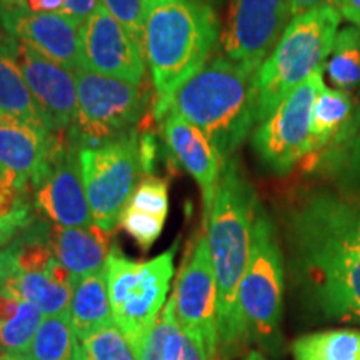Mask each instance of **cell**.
I'll use <instances>...</instances> for the list:
<instances>
[{
    "mask_svg": "<svg viewBox=\"0 0 360 360\" xmlns=\"http://www.w3.org/2000/svg\"><path fill=\"white\" fill-rule=\"evenodd\" d=\"M193 2H202V4H209V6H214V4H217L219 0H193Z\"/></svg>",
    "mask_w": 360,
    "mask_h": 360,
    "instance_id": "40",
    "label": "cell"
},
{
    "mask_svg": "<svg viewBox=\"0 0 360 360\" xmlns=\"http://www.w3.org/2000/svg\"><path fill=\"white\" fill-rule=\"evenodd\" d=\"M315 167L326 169L340 192L360 199V132L349 143L319 162Z\"/></svg>",
    "mask_w": 360,
    "mask_h": 360,
    "instance_id": "28",
    "label": "cell"
},
{
    "mask_svg": "<svg viewBox=\"0 0 360 360\" xmlns=\"http://www.w3.org/2000/svg\"><path fill=\"white\" fill-rule=\"evenodd\" d=\"M290 20L287 0H229L227 22L220 35L224 56L259 72Z\"/></svg>",
    "mask_w": 360,
    "mask_h": 360,
    "instance_id": "12",
    "label": "cell"
},
{
    "mask_svg": "<svg viewBox=\"0 0 360 360\" xmlns=\"http://www.w3.org/2000/svg\"><path fill=\"white\" fill-rule=\"evenodd\" d=\"M337 11L350 25L360 29V0H335Z\"/></svg>",
    "mask_w": 360,
    "mask_h": 360,
    "instance_id": "35",
    "label": "cell"
},
{
    "mask_svg": "<svg viewBox=\"0 0 360 360\" xmlns=\"http://www.w3.org/2000/svg\"><path fill=\"white\" fill-rule=\"evenodd\" d=\"M74 360H89V357H87V355H85V352H84V350H82V347H80V345H79V349H77V354H75Z\"/></svg>",
    "mask_w": 360,
    "mask_h": 360,
    "instance_id": "39",
    "label": "cell"
},
{
    "mask_svg": "<svg viewBox=\"0 0 360 360\" xmlns=\"http://www.w3.org/2000/svg\"><path fill=\"white\" fill-rule=\"evenodd\" d=\"M360 132V101L350 92L327 87L319 90L312 109L310 154L312 167L349 143Z\"/></svg>",
    "mask_w": 360,
    "mask_h": 360,
    "instance_id": "19",
    "label": "cell"
},
{
    "mask_svg": "<svg viewBox=\"0 0 360 360\" xmlns=\"http://www.w3.org/2000/svg\"><path fill=\"white\" fill-rule=\"evenodd\" d=\"M2 11H4V0H0V15H2Z\"/></svg>",
    "mask_w": 360,
    "mask_h": 360,
    "instance_id": "41",
    "label": "cell"
},
{
    "mask_svg": "<svg viewBox=\"0 0 360 360\" xmlns=\"http://www.w3.org/2000/svg\"><path fill=\"white\" fill-rule=\"evenodd\" d=\"M165 321H167V332H165V360H215L199 340L186 334L179 327L177 315H175V300L170 297L169 302L164 305Z\"/></svg>",
    "mask_w": 360,
    "mask_h": 360,
    "instance_id": "30",
    "label": "cell"
},
{
    "mask_svg": "<svg viewBox=\"0 0 360 360\" xmlns=\"http://www.w3.org/2000/svg\"><path fill=\"white\" fill-rule=\"evenodd\" d=\"M162 132L172 155L199 184L205 224L212 209L222 159L209 139L195 125L180 117L177 112L169 110V114L164 117Z\"/></svg>",
    "mask_w": 360,
    "mask_h": 360,
    "instance_id": "18",
    "label": "cell"
},
{
    "mask_svg": "<svg viewBox=\"0 0 360 360\" xmlns=\"http://www.w3.org/2000/svg\"><path fill=\"white\" fill-rule=\"evenodd\" d=\"M32 193L0 182V252L35 222Z\"/></svg>",
    "mask_w": 360,
    "mask_h": 360,
    "instance_id": "26",
    "label": "cell"
},
{
    "mask_svg": "<svg viewBox=\"0 0 360 360\" xmlns=\"http://www.w3.org/2000/svg\"><path fill=\"white\" fill-rule=\"evenodd\" d=\"M175 315L179 327L217 357L219 310L217 282L207 237H200L193 247L175 283Z\"/></svg>",
    "mask_w": 360,
    "mask_h": 360,
    "instance_id": "13",
    "label": "cell"
},
{
    "mask_svg": "<svg viewBox=\"0 0 360 360\" xmlns=\"http://www.w3.org/2000/svg\"><path fill=\"white\" fill-rule=\"evenodd\" d=\"M6 34L34 51L77 72L80 67V25L64 13H35L22 8H4L0 15Z\"/></svg>",
    "mask_w": 360,
    "mask_h": 360,
    "instance_id": "16",
    "label": "cell"
},
{
    "mask_svg": "<svg viewBox=\"0 0 360 360\" xmlns=\"http://www.w3.org/2000/svg\"><path fill=\"white\" fill-rule=\"evenodd\" d=\"M98 6H101V0H65L62 13L74 20L75 24L82 25L97 11Z\"/></svg>",
    "mask_w": 360,
    "mask_h": 360,
    "instance_id": "34",
    "label": "cell"
},
{
    "mask_svg": "<svg viewBox=\"0 0 360 360\" xmlns=\"http://www.w3.org/2000/svg\"><path fill=\"white\" fill-rule=\"evenodd\" d=\"M110 236V232L102 231L96 224L75 229L53 225L51 245L58 264L64 265L75 282L105 269L107 257L112 250Z\"/></svg>",
    "mask_w": 360,
    "mask_h": 360,
    "instance_id": "20",
    "label": "cell"
},
{
    "mask_svg": "<svg viewBox=\"0 0 360 360\" xmlns=\"http://www.w3.org/2000/svg\"><path fill=\"white\" fill-rule=\"evenodd\" d=\"M244 360H267V359H265L260 352H257V350H252V352L247 354V357Z\"/></svg>",
    "mask_w": 360,
    "mask_h": 360,
    "instance_id": "38",
    "label": "cell"
},
{
    "mask_svg": "<svg viewBox=\"0 0 360 360\" xmlns=\"http://www.w3.org/2000/svg\"><path fill=\"white\" fill-rule=\"evenodd\" d=\"M45 315L34 305L20 302L17 312L0 322V352L25 355Z\"/></svg>",
    "mask_w": 360,
    "mask_h": 360,
    "instance_id": "27",
    "label": "cell"
},
{
    "mask_svg": "<svg viewBox=\"0 0 360 360\" xmlns=\"http://www.w3.org/2000/svg\"><path fill=\"white\" fill-rule=\"evenodd\" d=\"M120 227L129 233L130 237L137 242L139 247L143 250H148L155 244L157 238L160 237L162 229H164L165 220L154 215L139 212V210L125 207L122 217H120Z\"/></svg>",
    "mask_w": 360,
    "mask_h": 360,
    "instance_id": "32",
    "label": "cell"
},
{
    "mask_svg": "<svg viewBox=\"0 0 360 360\" xmlns=\"http://www.w3.org/2000/svg\"><path fill=\"white\" fill-rule=\"evenodd\" d=\"M77 109L67 137L79 148L97 147L137 130L146 115L148 92L134 85L94 72L79 69Z\"/></svg>",
    "mask_w": 360,
    "mask_h": 360,
    "instance_id": "8",
    "label": "cell"
},
{
    "mask_svg": "<svg viewBox=\"0 0 360 360\" xmlns=\"http://www.w3.org/2000/svg\"><path fill=\"white\" fill-rule=\"evenodd\" d=\"M295 360H360V332L334 328L299 337L292 344Z\"/></svg>",
    "mask_w": 360,
    "mask_h": 360,
    "instance_id": "23",
    "label": "cell"
},
{
    "mask_svg": "<svg viewBox=\"0 0 360 360\" xmlns=\"http://www.w3.org/2000/svg\"><path fill=\"white\" fill-rule=\"evenodd\" d=\"M323 75L332 87L352 92L360 87V29L354 25L339 29L328 53Z\"/></svg>",
    "mask_w": 360,
    "mask_h": 360,
    "instance_id": "24",
    "label": "cell"
},
{
    "mask_svg": "<svg viewBox=\"0 0 360 360\" xmlns=\"http://www.w3.org/2000/svg\"><path fill=\"white\" fill-rule=\"evenodd\" d=\"M15 57L44 117L45 127L51 134L67 132L74 122L77 109L75 72L65 69L17 40Z\"/></svg>",
    "mask_w": 360,
    "mask_h": 360,
    "instance_id": "15",
    "label": "cell"
},
{
    "mask_svg": "<svg viewBox=\"0 0 360 360\" xmlns=\"http://www.w3.org/2000/svg\"><path fill=\"white\" fill-rule=\"evenodd\" d=\"M287 4H289L292 17H294L302 12L310 11V8L327 6V4H334L335 6V0H287Z\"/></svg>",
    "mask_w": 360,
    "mask_h": 360,
    "instance_id": "36",
    "label": "cell"
},
{
    "mask_svg": "<svg viewBox=\"0 0 360 360\" xmlns=\"http://www.w3.org/2000/svg\"><path fill=\"white\" fill-rule=\"evenodd\" d=\"M146 64L142 45L102 4L80 25V67L84 70L142 85Z\"/></svg>",
    "mask_w": 360,
    "mask_h": 360,
    "instance_id": "14",
    "label": "cell"
},
{
    "mask_svg": "<svg viewBox=\"0 0 360 360\" xmlns=\"http://www.w3.org/2000/svg\"><path fill=\"white\" fill-rule=\"evenodd\" d=\"M220 39L214 6L193 0H146L143 53L164 119L182 85L209 62Z\"/></svg>",
    "mask_w": 360,
    "mask_h": 360,
    "instance_id": "2",
    "label": "cell"
},
{
    "mask_svg": "<svg viewBox=\"0 0 360 360\" xmlns=\"http://www.w3.org/2000/svg\"><path fill=\"white\" fill-rule=\"evenodd\" d=\"M53 134L0 114V180L30 188L51 154Z\"/></svg>",
    "mask_w": 360,
    "mask_h": 360,
    "instance_id": "17",
    "label": "cell"
},
{
    "mask_svg": "<svg viewBox=\"0 0 360 360\" xmlns=\"http://www.w3.org/2000/svg\"><path fill=\"white\" fill-rule=\"evenodd\" d=\"M77 339L69 312L45 315L25 357L29 360H74L80 345Z\"/></svg>",
    "mask_w": 360,
    "mask_h": 360,
    "instance_id": "25",
    "label": "cell"
},
{
    "mask_svg": "<svg viewBox=\"0 0 360 360\" xmlns=\"http://www.w3.org/2000/svg\"><path fill=\"white\" fill-rule=\"evenodd\" d=\"M4 34H6V32H4ZM4 34H2V32H0V39H2V37H4Z\"/></svg>",
    "mask_w": 360,
    "mask_h": 360,
    "instance_id": "42",
    "label": "cell"
},
{
    "mask_svg": "<svg viewBox=\"0 0 360 360\" xmlns=\"http://www.w3.org/2000/svg\"><path fill=\"white\" fill-rule=\"evenodd\" d=\"M323 84L322 67L292 90L252 135V147L274 174H289L309 157L314 102Z\"/></svg>",
    "mask_w": 360,
    "mask_h": 360,
    "instance_id": "10",
    "label": "cell"
},
{
    "mask_svg": "<svg viewBox=\"0 0 360 360\" xmlns=\"http://www.w3.org/2000/svg\"><path fill=\"white\" fill-rule=\"evenodd\" d=\"M359 97H360V90H359Z\"/></svg>",
    "mask_w": 360,
    "mask_h": 360,
    "instance_id": "43",
    "label": "cell"
},
{
    "mask_svg": "<svg viewBox=\"0 0 360 360\" xmlns=\"http://www.w3.org/2000/svg\"><path fill=\"white\" fill-rule=\"evenodd\" d=\"M334 4L292 17L270 56L257 72L259 124L276 110L292 90L326 65L340 25Z\"/></svg>",
    "mask_w": 360,
    "mask_h": 360,
    "instance_id": "5",
    "label": "cell"
},
{
    "mask_svg": "<svg viewBox=\"0 0 360 360\" xmlns=\"http://www.w3.org/2000/svg\"><path fill=\"white\" fill-rule=\"evenodd\" d=\"M295 267L315 307L360 323V199L326 188L305 192L287 217Z\"/></svg>",
    "mask_w": 360,
    "mask_h": 360,
    "instance_id": "1",
    "label": "cell"
},
{
    "mask_svg": "<svg viewBox=\"0 0 360 360\" xmlns=\"http://www.w3.org/2000/svg\"><path fill=\"white\" fill-rule=\"evenodd\" d=\"M114 19L129 30L130 35L143 47L146 29V0H101Z\"/></svg>",
    "mask_w": 360,
    "mask_h": 360,
    "instance_id": "33",
    "label": "cell"
},
{
    "mask_svg": "<svg viewBox=\"0 0 360 360\" xmlns=\"http://www.w3.org/2000/svg\"><path fill=\"white\" fill-rule=\"evenodd\" d=\"M259 200L236 157L222 162L207 219V242L217 282L219 349L233 355L244 337L238 321V287L249 264L252 227Z\"/></svg>",
    "mask_w": 360,
    "mask_h": 360,
    "instance_id": "3",
    "label": "cell"
},
{
    "mask_svg": "<svg viewBox=\"0 0 360 360\" xmlns=\"http://www.w3.org/2000/svg\"><path fill=\"white\" fill-rule=\"evenodd\" d=\"M79 164L94 224L112 233L146 174L141 135L135 130L117 141L80 148Z\"/></svg>",
    "mask_w": 360,
    "mask_h": 360,
    "instance_id": "9",
    "label": "cell"
},
{
    "mask_svg": "<svg viewBox=\"0 0 360 360\" xmlns=\"http://www.w3.org/2000/svg\"><path fill=\"white\" fill-rule=\"evenodd\" d=\"M69 317L80 342L98 328L115 323L112 317L105 270L74 282Z\"/></svg>",
    "mask_w": 360,
    "mask_h": 360,
    "instance_id": "21",
    "label": "cell"
},
{
    "mask_svg": "<svg viewBox=\"0 0 360 360\" xmlns=\"http://www.w3.org/2000/svg\"><path fill=\"white\" fill-rule=\"evenodd\" d=\"M170 110L195 125L222 162L231 159L259 125L257 72L214 57L182 85Z\"/></svg>",
    "mask_w": 360,
    "mask_h": 360,
    "instance_id": "4",
    "label": "cell"
},
{
    "mask_svg": "<svg viewBox=\"0 0 360 360\" xmlns=\"http://www.w3.org/2000/svg\"><path fill=\"white\" fill-rule=\"evenodd\" d=\"M129 209L139 210L167 220L169 215V184L165 179L146 175L130 195Z\"/></svg>",
    "mask_w": 360,
    "mask_h": 360,
    "instance_id": "31",
    "label": "cell"
},
{
    "mask_svg": "<svg viewBox=\"0 0 360 360\" xmlns=\"http://www.w3.org/2000/svg\"><path fill=\"white\" fill-rule=\"evenodd\" d=\"M283 305V257L270 215L257 205L252 227V247L238 287V321L242 337L272 347L277 342Z\"/></svg>",
    "mask_w": 360,
    "mask_h": 360,
    "instance_id": "7",
    "label": "cell"
},
{
    "mask_svg": "<svg viewBox=\"0 0 360 360\" xmlns=\"http://www.w3.org/2000/svg\"><path fill=\"white\" fill-rule=\"evenodd\" d=\"M0 360H29L25 355L19 354H8V352H0Z\"/></svg>",
    "mask_w": 360,
    "mask_h": 360,
    "instance_id": "37",
    "label": "cell"
},
{
    "mask_svg": "<svg viewBox=\"0 0 360 360\" xmlns=\"http://www.w3.org/2000/svg\"><path fill=\"white\" fill-rule=\"evenodd\" d=\"M89 360H139L127 337L115 323L105 326L80 342Z\"/></svg>",
    "mask_w": 360,
    "mask_h": 360,
    "instance_id": "29",
    "label": "cell"
},
{
    "mask_svg": "<svg viewBox=\"0 0 360 360\" xmlns=\"http://www.w3.org/2000/svg\"><path fill=\"white\" fill-rule=\"evenodd\" d=\"M177 242L159 257L137 262L127 259L117 247L105 262L107 287L115 326L122 330L139 355L148 332L167 304Z\"/></svg>",
    "mask_w": 360,
    "mask_h": 360,
    "instance_id": "6",
    "label": "cell"
},
{
    "mask_svg": "<svg viewBox=\"0 0 360 360\" xmlns=\"http://www.w3.org/2000/svg\"><path fill=\"white\" fill-rule=\"evenodd\" d=\"M79 152L80 148L69 137L53 134L49 159L30 186L35 209L58 227H90L94 224Z\"/></svg>",
    "mask_w": 360,
    "mask_h": 360,
    "instance_id": "11",
    "label": "cell"
},
{
    "mask_svg": "<svg viewBox=\"0 0 360 360\" xmlns=\"http://www.w3.org/2000/svg\"><path fill=\"white\" fill-rule=\"evenodd\" d=\"M0 114L47 129L37 102L17 64L15 39L8 34H4L0 39Z\"/></svg>",
    "mask_w": 360,
    "mask_h": 360,
    "instance_id": "22",
    "label": "cell"
}]
</instances>
